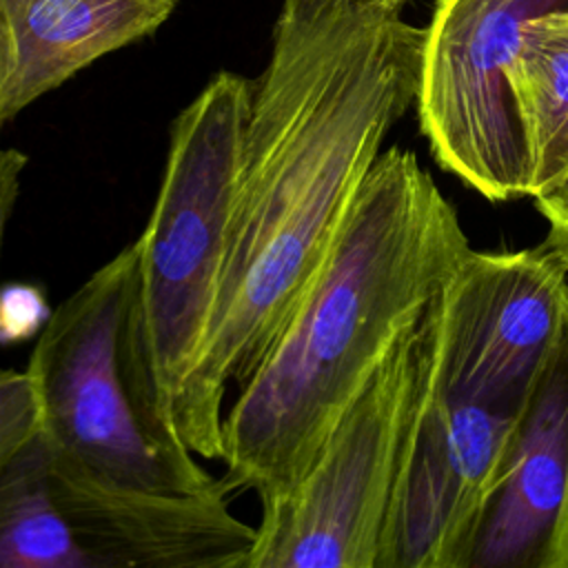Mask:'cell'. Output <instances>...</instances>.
<instances>
[{
  "instance_id": "6da1fadb",
  "label": "cell",
  "mask_w": 568,
  "mask_h": 568,
  "mask_svg": "<svg viewBox=\"0 0 568 568\" xmlns=\"http://www.w3.org/2000/svg\"><path fill=\"white\" fill-rule=\"evenodd\" d=\"M426 29L368 0H282L253 82L226 260L180 433L224 457V399L328 257L390 129L417 102Z\"/></svg>"
},
{
  "instance_id": "7a4b0ae2",
  "label": "cell",
  "mask_w": 568,
  "mask_h": 568,
  "mask_svg": "<svg viewBox=\"0 0 568 568\" xmlns=\"http://www.w3.org/2000/svg\"><path fill=\"white\" fill-rule=\"evenodd\" d=\"M470 251L417 153L382 151L328 257L224 413V486L286 495Z\"/></svg>"
},
{
  "instance_id": "3957f363",
  "label": "cell",
  "mask_w": 568,
  "mask_h": 568,
  "mask_svg": "<svg viewBox=\"0 0 568 568\" xmlns=\"http://www.w3.org/2000/svg\"><path fill=\"white\" fill-rule=\"evenodd\" d=\"M253 82L220 71L171 124L162 182L133 242L120 364L149 437L182 442L180 406L209 331L233 213Z\"/></svg>"
},
{
  "instance_id": "277c9868",
  "label": "cell",
  "mask_w": 568,
  "mask_h": 568,
  "mask_svg": "<svg viewBox=\"0 0 568 568\" xmlns=\"http://www.w3.org/2000/svg\"><path fill=\"white\" fill-rule=\"evenodd\" d=\"M417 122L435 162L490 202L568 175V0H437Z\"/></svg>"
},
{
  "instance_id": "5b68a950",
  "label": "cell",
  "mask_w": 568,
  "mask_h": 568,
  "mask_svg": "<svg viewBox=\"0 0 568 568\" xmlns=\"http://www.w3.org/2000/svg\"><path fill=\"white\" fill-rule=\"evenodd\" d=\"M444 293L377 364L304 477L262 504L246 568H379L393 504L435 384Z\"/></svg>"
},
{
  "instance_id": "8992f818",
  "label": "cell",
  "mask_w": 568,
  "mask_h": 568,
  "mask_svg": "<svg viewBox=\"0 0 568 568\" xmlns=\"http://www.w3.org/2000/svg\"><path fill=\"white\" fill-rule=\"evenodd\" d=\"M135 246L129 244L60 302L38 333L27 371L49 448L95 479L158 495H229L195 453L158 446L129 397L120 331Z\"/></svg>"
},
{
  "instance_id": "52a82bcc",
  "label": "cell",
  "mask_w": 568,
  "mask_h": 568,
  "mask_svg": "<svg viewBox=\"0 0 568 568\" xmlns=\"http://www.w3.org/2000/svg\"><path fill=\"white\" fill-rule=\"evenodd\" d=\"M568 326V266L546 244L470 248L444 293L435 390L521 415Z\"/></svg>"
},
{
  "instance_id": "ba28073f",
  "label": "cell",
  "mask_w": 568,
  "mask_h": 568,
  "mask_svg": "<svg viewBox=\"0 0 568 568\" xmlns=\"http://www.w3.org/2000/svg\"><path fill=\"white\" fill-rule=\"evenodd\" d=\"M521 415L435 390L417 424L379 568H468Z\"/></svg>"
},
{
  "instance_id": "9c48e42d",
  "label": "cell",
  "mask_w": 568,
  "mask_h": 568,
  "mask_svg": "<svg viewBox=\"0 0 568 568\" xmlns=\"http://www.w3.org/2000/svg\"><path fill=\"white\" fill-rule=\"evenodd\" d=\"M53 499L93 568H246L257 528L226 495H158L104 484L49 448Z\"/></svg>"
},
{
  "instance_id": "30bf717a",
  "label": "cell",
  "mask_w": 568,
  "mask_h": 568,
  "mask_svg": "<svg viewBox=\"0 0 568 568\" xmlns=\"http://www.w3.org/2000/svg\"><path fill=\"white\" fill-rule=\"evenodd\" d=\"M468 568H568V326L517 422Z\"/></svg>"
},
{
  "instance_id": "8fae6325",
  "label": "cell",
  "mask_w": 568,
  "mask_h": 568,
  "mask_svg": "<svg viewBox=\"0 0 568 568\" xmlns=\"http://www.w3.org/2000/svg\"><path fill=\"white\" fill-rule=\"evenodd\" d=\"M178 0H0V120L158 31Z\"/></svg>"
},
{
  "instance_id": "7c38bea8",
  "label": "cell",
  "mask_w": 568,
  "mask_h": 568,
  "mask_svg": "<svg viewBox=\"0 0 568 568\" xmlns=\"http://www.w3.org/2000/svg\"><path fill=\"white\" fill-rule=\"evenodd\" d=\"M0 566L93 568L53 499L47 435L0 459Z\"/></svg>"
},
{
  "instance_id": "4fadbf2b",
  "label": "cell",
  "mask_w": 568,
  "mask_h": 568,
  "mask_svg": "<svg viewBox=\"0 0 568 568\" xmlns=\"http://www.w3.org/2000/svg\"><path fill=\"white\" fill-rule=\"evenodd\" d=\"M40 435H44V422L33 377L29 371H4L0 377V459Z\"/></svg>"
},
{
  "instance_id": "5bb4252c",
  "label": "cell",
  "mask_w": 568,
  "mask_h": 568,
  "mask_svg": "<svg viewBox=\"0 0 568 568\" xmlns=\"http://www.w3.org/2000/svg\"><path fill=\"white\" fill-rule=\"evenodd\" d=\"M53 311H49L42 293L29 284H9L0 302V324L2 339L18 342L38 335L49 322Z\"/></svg>"
},
{
  "instance_id": "9a60e30c",
  "label": "cell",
  "mask_w": 568,
  "mask_h": 568,
  "mask_svg": "<svg viewBox=\"0 0 568 568\" xmlns=\"http://www.w3.org/2000/svg\"><path fill=\"white\" fill-rule=\"evenodd\" d=\"M535 200L537 211L548 222V235L544 240L568 266V175Z\"/></svg>"
},
{
  "instance_id": "2e32d148",
  "label": "cell",
  "mask_w": 568,
  "mask_h": 568,
  "mask_svg": "<svg viewBox=\"0 0 568 568\" xmlns=\"http://www.w3.org/2000/svg\"><path fill=\"white\" fill-rule=\"evenodd\" d=\"M27 164V155H22L16 149H7L2 153V164H0V200H2V226H7V220L13 209V200L18 195V178L20 171Z\"/></svg>"
},
{
  "instance_id": "e0dca14e",
  "label": "cell",
  "mask_w": 568,
  "mask_h": 568,
  "mask_svg": "<svg viewBox=\"0 0 568 568\" xmlns=\"http://www.w3.org/2000/svg\"><path fill=\"white\" fill-rule=\"evenodd\" d=\"M368 2H375V4H382V7H388V9L402 11V7H404L406 0H368Z\"/></svg>"
}]
</instances>
